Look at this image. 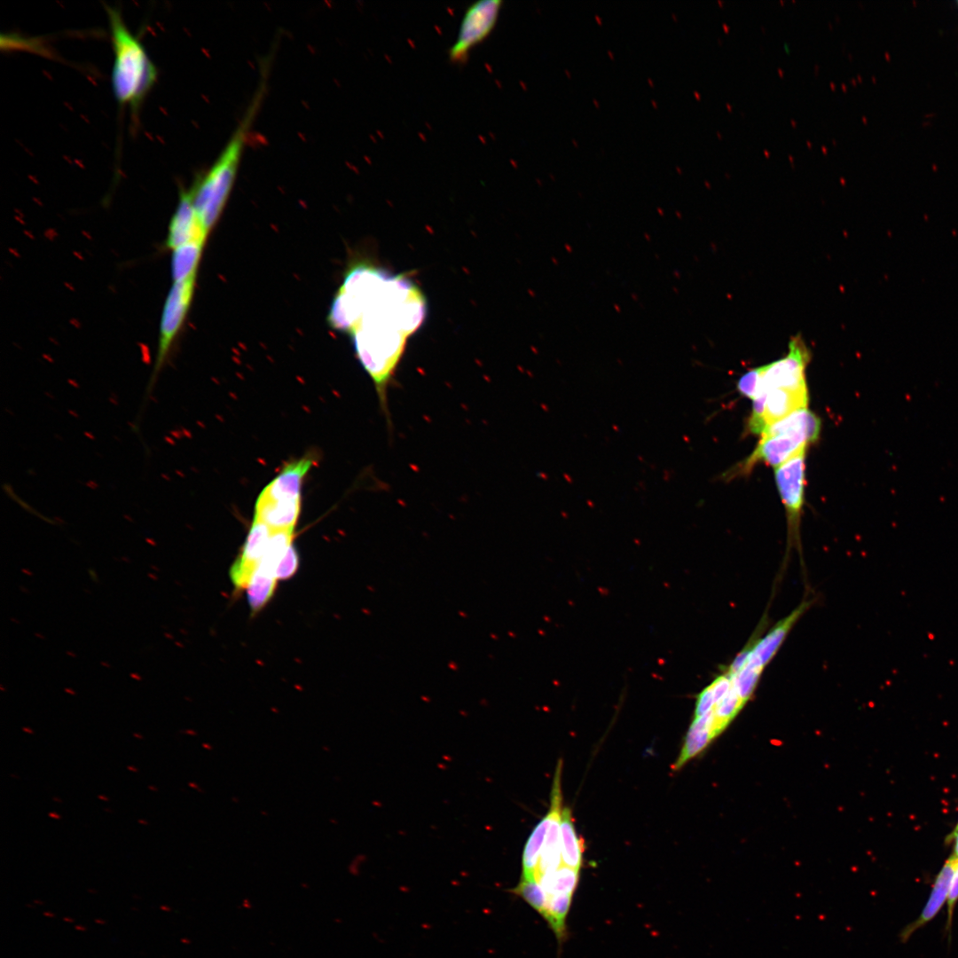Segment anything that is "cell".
I'll return each instance as SVG.
<instances>
[{"label":"cell","instance_id":"obj_1","mask_svg":"<svg viewBox=\"0 0 958 958\" xmlns=\"http://www.w3.org/2000/svg\"><path fill=\"white\" fill-rule=\"evenodd\" d=\"M426 316V297L410 277L369 263L349 268L334 296L328 321L351 336L388 420V388L409 337Z\"/></svg>","mask_w":958,"mask_h":958},{"label":"cell","instance_id":"obj_2","mask_svg":"<svg viewBox=\"0 0 958 958\" xmlns=\"http://www.w3.org/2000/svg\"><path fill=\"white\" fill-rule=\"evenodd\" d=\"M106 11L114 51L111 75L114 96L122 106L135 111L154 85L157 69L121 13L111 7Z\"/></svg>","mask_w":958,"mask_h":958},{"label":"cell","instance_id":"obj_3","mask_svg":"<svg viewBox=\"0 0 958 958\" xmlns=\"http://www.w3.org/2000/svg\"><path fill=\"white\" fill-rule=\"evenodd\" d=\"M256 106V103L252 106L218 158L189 190L196 215L207 232L218 220L234 185L252 120L251 114Z\"/></svg>","mask_w":958,"mask_h":958},{"label":"cell","instance_id":"obj_4","mask_svg":"<svg viewBox=\"0 0 958 958\" xmlns=\"http://www.w3.org/2000/svg\"><path fill=\"white\" fill-rule=\"evenodd\" d=\"M821 426V420L807 408L797 410L772 423L760 435L757 447L742 463L739 472L750 471L758 462H765L774 468L781 466L815 442Z\"/></svg>","mask_w":958,"mask_h":958},{"label":"cell","instance_id":"obj_5","mask_svg":"<svg viewBox=\"0 0 958 958\" xmlns=\"http://www.w3.org/2000/svg\"><path fill=\"white\" fill-rule=\"evenodd\" d=\"M195 279L173 282L163 304L156 357L145 394L150 397L158 375L165 365L171 347L179 333L191 305Z\"/></svg>","mask_w":958,"mask_h":958},{"label":"cell","instance_id":"obj_6","mask_svg":"<svg viewBox=\"0 0 958 958\" xmlns=\"http://www.w3.org/2000/svg\"><path fill=\"white\" fill-rule=\"evenodd\" d=\"M810 358V349L801 335L793 336L789 343V352L786 356L757 367L758 372L757 392L766 393L773 389H786L793 391L808 390L805 369Z\"/></svg>","mask_w":958,"mask_h":958},{"label":"cell","instance_id":"obj_7","mask_svg":"<svg viewBox=\"0 0 958 958\" xmlns=\"http://www.w3.org/2000/svg\"><path fill=\"white\" fill-rule=\"evenodd\" d=\"M501 6L500 0H481L467 8L456 40L448 51L452 63L465 62L472 49L489 36L496 26Z\"/></svg>","mask_w":958,"mask_h":958},{"label":"cell","instance_id":"obj_8","mask_svg":"<svg viewBox=\"0 0 958 958\" xmlns=\"http://www.w3.org/2000/svg\"><path fill=\"white\" fill-rule=\"evenodd\" d=\"M803 450L774 468L776 485L787 512L789 540L799 542L798 527L804 500L805 457Z\"/></svg>","mask_w":958,"mask_h":958},{"label":"cell","instance_id":"obj_9","mask_svg":"<svg viewBox=\"0 0 958 958\" xmlns=\"http://www.w3.org/2000/svg\"><path fill=\"white\" fill-rule=\"evenodd\" d=\"M561 769L562 760L560 759L555 768L551 791V805L548 812L551 815V823L539 855L538 866L534 872V878H537L546 872L555 871L562 865L560 832L562 812L561 788Z\"/></svg>","mask_w":958,"mask_h":958},{"label":"cell","instance_id":"obj_10","mask_svg":"<svg viewBox=\"0 0 958 958\" xmlns=\"http://www.w3.org/2000/svg\"><path fill=\"white\" fill-rule=\"evenodd\" d=\"M272 530L253 520L240 557L234 561L230 577L237 589H246L258 564L263 559Z\"/></svg>","mask_w":958,"mask_h":958},{"label":"cell","instance_id":"obj_11","mask_svg":"<svg viewBox=\"0 0 958 958\" xmlns=\"http://www.w3.org/2000/svg\"><path fill=\"white\" fill-rule=\"evenodd\" d=\"M313 463V457L304 456L287 464L259 496L279 502H301L302 482Z\"/></svg>","mask_w":958,"mask_h":958},{"label":"cell","instance_id":"obj_12","mask_svg":"<svg viewBox=\"0 0 958 958\" xmlns=\"http://www.w3.org/2000/svg\"><path fill=\"white\" fill-rule=\"evenodd\" d=\"M207 235L198 219L189 191L182 192L169 226L167 247L173 250L193 240L205 241Z\"/></svg>","mask_w":958,"mask_h":958},{"label":"cell","instance_id":"obj_13","mask_svg":"<svg viewBox=\"0 0 958 958\" xmlns=\"http://www.w3.org/2000/svg\"><path fill=\"white\" fill-rule=\"evenodd\" d=\"M954 872L953 857L948 860L939 871L933 884L930 898L918 918L905 927L900 934L903 942L908 940L913 933L931 922L947 902L950 884Z\"/></svg>","mask_w":958,"mask_h":958},{"label":"cell","instance_id":"obj_14","mask_svg":"<svg viewBox=\"0 0 958 958\" xmlns=\"http://www.w3.org/2000/svg\"><path fill=\"white\" fill-rule=\"evenodd\" d=\"M810 601H803L788 616L777 623L765 637L753 638L750 656L766 667L781 648L792 626L810 607Z\"/></svg>","mask_w":958,"mask_h":958},{"label":"cell","instance_id":"obj_15","mask_svg":"<svg viewBox=\"0 0 958 958\" xmlns=\"http://www.w3.org/2000/svg\"><path fill=\"white\" fill-rule=\"evenodd\" d=\"M301 510V502H279L258 496L254 520L271 530H294Z\"/></svg>","mask_w":958,"mask_h":958},{"label":"cell","instance_id":"obj_16","mask_svg":"<svg viewBox=\"0 0 958 958\" xmlns=\"http://www.w3.org/2000/svg\"><path fill=\"white\" fill-rule=\"evenodd\" d=\"M766 393L763 415L766 428L793 412L808 406V390L793 391L786 389H773Z\"/></svg>","mask_w":958,"mask_h":958},{"label":"cell","instance_id":"obj_17","mask_svg":"<svg viewBox=\"0 0 958 958\" xmlns=\"http://www.w3.org/2000/svg\"><path fill=\"white\" fill-rule=\"evenodd\" d=\"M712 725L713 710L703 716L694 718L685 737L680 754L672 766L673 771L680 769L688 760L702 752L715 738Z\"/></svg>","mask_w":958,"mask_h":958},{"label":"cell","instance_id":"obj_18","mask_svg":"<svg viewBox=\"0 0 958 958\" xmlns=\"http://www.w3.org/2000/svg\"><path fill=\"white\" fill-rule=\"evenodd\" d=\"M204 243L202 240H193L172 250L170 268L173 282L196 278Z\"/></svg>","mask_w":958,"mask_h":958},{"label":"cell","instance_id":"obj_19","mask_svg":"<svg viewBox=\"0 0 958 958\" xmlns=\"http://www.w3.org/2000/svg\"><path fill=\"white\" fill-rule=\"evenodd\" d=\"M561 853L562 864L580 870L583 860L584 843L576 832L574 821L569 808L561 812Z\"/></svg>","mask_w":958,"mask_h":958},{"label":"cell","instance_id":"obj_20","mask_svg":"<svg viewBox=\"0 0 958 958\" xmlns=\"http://www.w3.org/2000/svg\"><path fill=\"white\" fill-rule=\"evenodd\" d=\"M547 897L556 894L573 895L579 880V870L561 865L557 870L546 872L537 878Z\"/></svg>","mask_w":958,"mask_h":958},{"label":"cell","instance_id":"obj_21","mask_svg":"<svg viewBox=\"0 0 958 958\" xmlns=\"http://www.w3.org/2000/svg\"><path fill=\"white\" fill-rule=\"evenodd\" d=\"M277 578L256 568L247 586V601L253 612L259 611L274 593Z\"/></svg>","mask_w":958,"mask_h":958},{"label":"cell","instance_id":"obj_22","mask_svg":"<svg viewBox=\"0 0 958 958\" xmlns=\"http://www.w3.org/2000/svg\"><path fill=\"white\" fill-rule=\"evenodd\" d=\"M573 895L556 894L549 896L543 917L554 931L560 942L566 936L565 920L569 910Z\"/></svg>","mask_w":958,"mask_h":958},{"label":"cell","instance_id":"obj_23","mask_svg":"<svg viewBox=\"0 0 958 958\" xmlns=\"http://www.w3.org/2000/svg\"><path fill=\"white\" fill-rule=\"evenodd\" d=\"M744 705L732 683L728 693L713 708L712 731L715 737L725 730Z\"/></svg>","mask_w":958,"mask_h":958},{"label":"cell","instance_id":"obj_24","mask_svg":"<svg viewBox=\"0 0 958 958\" xmlns=\"http://www.w3.org/2000/svg\"><path fill=\"white\" fill-rule=\"evenodd\" d=\"M511 891L524 899L543 916L548 897L534 877L521 876L520 882Z\"/></svg>","mask_w":958,"mask_h":958},{"label":"cell","instance_id":"obj_25","mask_svg":"<svg viewBox=\"0 0 958 958\" xmlns=\"http://www.w3.org/2000/svg\"><path fill=\"white\" fill-rule=\"evenodd\" d=\"M298 554L296 549L292 545L282 559L279 561L276 571L275 577L277 580L287 579L291 577L298 569Z\"/></svg>","mask_w":958,"mask_h":958},{"label":"cell","instance_id":"obj_26","mask_svg":"<svg viewBox=\"0 0 958 958\" xmlns=\"http://www.w3.org/2000/svg\"><path fill=\"white\" fill-rule=\"evenodd\" d=\"M758 382V368L750 369L738 380L737 389L744 397L753 399L757 392Z\"/></svg>","mask_w":958,"mask_h":958},{"label":"cell","instance_id":"obj_27","mask_svg":"<svg viewBox=\"0 0 958 958\" xmlns=\"http://www.w3.org/2000/svg\"><path fill=\"white\" fill-rule=\"evenodd\" d=\"M954 872L950 884L948 898H947V922L946 931H950L952 926L953 914L955 905L958 901V857H954Z\"/></svg>","mask_w":958,"mask_h":958},{"label":"cell","instance_id":"obj_28","mask_svg":"<svg viewBox=\"0 0 958 958\" xmlns=\"http://www.w3.org/2000/svg\"><path fill=\"white\" fill-rule=\"evenodd\" d=\"M715 706L713 695L710 686L703 688L697 695L694 718H698L711 711Z\"/></svg>","mask_w":958,"mask_h":958},{"label":"cell","instance_id":"obj_29","mask_svg":"<svg viewBox=\"0 0 958 958\" xmlns=\"http://www.w3.org/2000/svg\"><path fill=\"white\" fill-rule=\"evenodd\" d=\"M954 857H958V828H956V830L954 832Z\"/></svg>","mask_w":958,"mask_h":958},{"label":"cell","instance_id":"obj_30","mask_svg":"<svg viewBox=\"0 0 958 958\" xmlns=\"http://www.w3.org/2000/svg\"><path fill=\"white\" fill-rule=\"evenodd\" d=\"M49 816H51L52 818H59V816L58 814H55V813H50Z\"/></svg>","mask_w":958,"mask_h":958},{"label":"cell","instance_id":"obj_31","mask_svg":"<svg viewBox=\"0 0 958 958\" xmlns=\"http://www.w3.org/2000/svg\"><path fill=\"white\" fill-rule=\"evenodd\" d=\"M23 730H24L25 732H28V733H31V734L33 733V732H32V731H31L30 729H27V728H26V727H23Z\"/></svg>","mask_w":958,"mask_h":958},{"label":"cell","instance_id":"obj_32","mask_svg":"<svg viewBox=\"0 0 958 958\" xmlns=\"http://www.w3.org/2000/svg\"><path fill=\"white\" fill-rule=\"evenodd\" d=\"M128 768H129V769H130V770H132V771H135V772L137 771V770H136L135 768H132V767H130V766H129Z\"/></svg>","mask_w":958,"mask_h":958},{"label":"cell","instance_id":"obj_33","mask_svg":"<svg viewBox=\"0 0 958 958\" xmlns=\"http://www.w3.org/2000/svg\"><path fill=\"white\" fill-rule=\"evenodd\" d=\"M134 736H137V737H138L139 739H141V736H140V735H138V734H134Z\"/></svg>","mask_w":958,"mask_h":958},{"label":"cell","instance_id":"obj_34","mask_svg":"<svg viewBox=\"0 0 958 958\" xmlns=\"http://www.w3.org/2000/svg\"><path fill=\"white\" fill-rule=\"evenodd\" d=\"M139 821V822H142L143 824H145V825L147 824V823H146L145 821Z\"/></svg>","mask_w":958,"mask_h":958},{"label":"cell","instance_id":"obj_35","mask_svg":"<svg viewBox=\"0 0 958 958\" xmlns=\"http://www.w3.org/2000/svg\"><path fill=\"white\" fill-rule=\"evenodd\" d=\"M149 788H150L151 789L156 790V789H154L153 787H149Z\"/></svg>","mask_w":958,"mask_h":958},{"label":"cell","instance_id":"obj_36","mask_svg":"<svg viewBox=\"0 0 958 958\" xmlns=\"http://www.w3.org/2000/svg\"><path fill=\"white\" fill-rule=\"evenodd\" d=\"M99 797L102 798V799L107 800V798H106V797Z\"/></svg>","mask_w":958,"mask_h":958},{"label":"cell","instance_id":"obj_37","mask_svg":"<svg viewBox=\"0 0 958 958\" xmlns=\"http://www.w3.org/2000/svg\"><path fill=\"white\" fill-rule=\"evenodd\" d=\"M957 828H958V825H957Z\"/></svg>","mask_w":958,"mask_h":958}]
</instances>
